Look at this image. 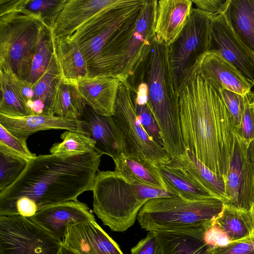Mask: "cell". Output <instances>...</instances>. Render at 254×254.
I'll list each match as a JSON object with an SVG mask.
<instances>
[{"label": "cell", "instance_id": "obj_48", "mask_svg": "<svg viewBox=\"0 0 254 254\" xmlns=\"http://www.w3.org/2000/svg\"><path fill=\"white\" fill-rule=\"evenodd\" d=\"M253 107V111H254V100L253 101L252 103Z\"/></svg>", "mask_w": 254, "mask_h": 254}, {"label": "cell", "instance_id": "obj_45", "mask_svg": "<svg viewBox=\"0 0 254 254\" xmlns=\"http://www.w3.org/2000/svg\"><path fill=\"white\" fill-rule=\"evenodd\" d=\"M247 152L252 161L254 163V140L248 145Z\"/></svg>", "mask_w": 254, "mask_h": 254}, {"label": "cell", "instance_id": "obj_14", "mask_svg": "<svg viewBox=\"0 0 254 254\" xmlns=\"http://www.w3.org/2000/svg\"><path fill=\"white\" fill-rule=\"evenodd\" d=\"M157 0H145L128 45L120 79L126 81L150 52L156 36Z\"/></svg>", "mask_w": 254, "mask_h": 254}, {"label": "cell", "instance_id": "obj_44", "mask_svg": "<svg viewBox=\"0 0 254 254\" xmlns=\"http://www.w3.org/2000/svg\"><path fill=\"white\" fill-rule=\"evenodd\" d=\"M23 0H0V15L19 9Z\"/></svg>", "mask_w": 254, "mask_h": 254}, {"label": "cell", "instance_id": "obj_46", "mask_svg": "<svg viewBox=\"0 0 254 254\" xmlns=\"http://www.w3.org/2000/svg\"><path fill=\"white\" fill-rule=\"evenodd\" d=\"M59 254H77L72 250L68 249V248L64 246L63 245L62 246L61 250Z\"/></svg>", "mask_w": 254, "mask_h": 254}, {"label": "cell", "instance_id": "obj_11", "mask_svg": "<svg viewBox=\"0 0 254 254\" xmlns=\"http://www.w3.org/2000/svg\"><path fill=\"white\" fill-rule=\"evenodd\" d=\"M246 145L235 133L228 171L225 177L223 202L227 207L250 211L254 203V163Z\"/></svg>", "mask_w": 254, "mask_h": 254}, {"label": "cell", "instance_id": "obj_15", "mask_svg": "<svg viewBox=\"0 0 254 254\" xmlns=\"http://www.w3.org/2000/svg\"><path fill=\"white\" fill-rule=\"evenodd\" d=\"M29 218L62 243L69 225L95 220L87 205L77 200L45 207Z\"/></svg>", "mask_w": 254, "mask_h": 254}, {"label": "cell", "instance_id": "obj_4", "mask_svg": "<svg viewBox=\"0 0 254 254\" xmlns=\"http://www.w3.org/2000/svg\"><path fill=\"white\" fill-rule=\"evenodd\" d=\"M127 82L132 88L145 82L147 88V105L160 129L163 146L171 158L186 151L181 132L178 97L170 70L168 46L156 38L148 56Z\"/></svg>", "mask_w": 254, "mask_h": 254}, {"label": "cell", "instance_id": "obj_10", "mask_svg": "<svg viewBox=\"0 0 254 254\" xmlns=\"http://www.w3.org/2000/svg\"><path fill=\"white\" fill-rule=\"evenodd\" d=\"M62 246L29 218L0 216V254H59Z\"/></svg>", "mask_w": 254, "mask_h": 254}, {"label": "cell", "instance_id": "obj_41", "mask_svg": "<svg viewBox=\"0 0 254 254\" xmlns=\"http://www.w3.org/2000/svg\"><path fill=\"white\" fill-rule=\"evenodd\" d=\"M131 254H160V249L154 231H149L147 236L131 249Z\"/></svg>", "mask_w": 254, "mask_h": 254}, {"label": "cell", "instance_id": "obj_22", "mask_svg": "<svg viewBox=\"0 0 254 254\" xmlns=\"http://www.w3.org/2000/svg\"><path fill=\"white\" fill-rule=\"evenodd\" d=\"M170 163L192 183L223 201L225 178L210 170L190 151L186 150L179 157L171 158Z\"/></svg>", "mask_w": 254, "mask_h": 254}, {"label": "cell", "instance_id": "obj_17", "mask_svg": "<svg viewBox=\"0 0 254 254\" xmlns=\"http://www.w3.org/2000/svg\"><path fill=\"white\" fill-rule=\"evenodd\" d=\"M190 0H157L155 27L156 40L169 46L178 37L191 13Z\"/></svg>", "mask_w": 254, "mask_h": 254}, {"label": "cell", "instance_id": "obj_5", "mask_svg": "<svg viewBox=\"0 0 254 254\" xmlns=\"http://www.w3.org/2000/svg\"><path fill=\"white\" fill-rule=\"evenodd\" d=\"M92 191L94 213L115 232H124L132 226L149 199L177 196L170 191L129 180L114 171H98Z\"/></svg>", "mask_w": 254, "mask_h": 254}, {"label": "cell", "instance_id": "obj_18", "mask_svg": "<svg viewBox=\"0 0 254 254\" xmlns=\"http://www.w3.org/2000/svg\"><path fill=\"white\" fill-rule=\"evenodd\" d=\"M76 80L78 88L86 104L97 114L113 116L121 81L119 77H84Z\"/></svg>", "mask_w": 254, "mask_h": 254}, {"label": "cell", "instance_id": "obj_1", "mask_svg": "<svg viewBox=\"0 0 254 254\" xmlns=\"http://www.w3.org/2000/svg\"><path fill=\"white\" fill-rule=\"evenodd\" d=\"M101 156L95 150L68 158L36 156L16 180L0 192V216L29 218L45 207L77 200L80 194L92 190Z\"/></svg>", "mask_w": 254, "mask_h": 254}, {"label": "cell", "instance_id": "obj_35", "mask_svg": "<svg viewBox=\"0 0 254 254\" xmlns=\"http://www.w3.org/2000/svg\"><path fill=\"white\" fill-rule=\"evenodd\" d=\"M67 0H23L19 9L33 14L53 28Z\"/></svg>", "mask_w": 254, "mask_h": 254}, {"label": "cell", "instance_id": "obj_43", "mask_svg": "<svg viewBox=\"0 0 254 254\" xmlns=\"http://www.w3.org/2000/svg\"><path fill=\"white\" fill-rule=\"evenodd\" d=\"M227 0H192L197 8L213 14L222 13Z\"/></svg>", "mask_w": 254, "mask_h": 254}, {"label": "cell", "instance_id": "obj_2", "mask_svg": "<svg viewBox=\"0 0 254 254\" xmlns=\"http://www.w3.org/2000/svg\"><path fill=\"white\" fill-rule=\"evenodd\" d=\"M178 104L186 150L225 179L234 145L235 127L221 89L199 67L180 91Z\"/></svg>", "mask_w": 254, "mask_h": 254}, {"label": "cell", "instance_id": "obj_21", "mask_svg": "<svg viewBox=\"0 0 254 254\" xmlns=\"http://www.w3.org/2000/svg\"><path fill=\"white\" fill-rule=\"evenodd\" d=\"M0 125L24 141H26L32 134L41 130L65 129L78 132L77 120L55 115H32L12 117L0 114Z\"/></svg>", "mask_w": 254, "mask_h": 254}, {"label": "cell", "instance_id": "obj_9", "mask_svg": "<svg viewBox=\"0 0 254 254\" xmlns=\"http://www.w3.org/2000/svg\"><path fill=\"white\" fill-rule=\"evenodd\" d=\"M213 14L192 8L177 39L168 46V58L174 85L179 93L200 67L207 52Z\"/></svg>", "mask_w": 254, "mask_h": 254}, {"label": "cell", "instance_id": "obj_30", "mask_svg": "<svg viewBox=\"0 0 254 254\" xmlns=\"http://www.w3.org/2000/svg\"><path fill=\"white\" fill-rule=\"evenodd\" d=\"M213 224L227 236L230 242L253 235L251 210H241L224 205Z\"/></svg>", "mask_w": 254, "mask_h": 254}, {"label": "cell", "instance_id": "obj_27", "mask_svg": "<svg viewBox=\"0 0 254 254\" xmlns=\"http://www.w3.org/2000/svg\"><path fill=\"white\" fill-rule=\"evenodd\" d=\"M0 114L12 117L32 115L25 101L20 81L11 71L0 70Z\"/></svg>", "mask_w": 254, "mask_h": 254}, {"label": "cell", "instance_id": "obj_42", "mask_svg": "<svg viewBox=\"0 0 254 254\" xmlns=\"http://www.w3.org/2000/svg\"><path fill=\"white\" fill-rule=\"evenodd\" d=\"M204 240L211 249L224 246L230 243L227 236L213 224V222L205 230Z\"/></svg>", "mask_w": 254, "mask_h": 254}, {"label": "cell", "instance_id": "obj_24", "mask_svg": "<svg viewBox=\"0 0 254 254\" xmlns=\"http://www.w3.org/2000/svg\"><path fill=\"white\" fill-rule=\"evenodd\" d=\"M222 13L237 37L254 54V0H227Z\"/></svg>", "mask_w": 254, "mask_h": 254}, {"label": "cell", "instance_id": "obj_23", "mask_svg": "<svg viewBox=\"0 0 254 254\" xmlns=\"http://www.w3.org/2000/svg\"><path fill=\"white\" fill-rule=\"evenodd\" d=\"M200 69L221 89H227L244 95L252 87L239 71L219 55L207 52L203 56Z\"/></svg>", "mask_w": 254, "mask_h": 254}, {"label": "cell", "instance_id": "obj_47", "mask_svg": "<svg viewBox=\"0 0 254 254\" xmlns=\"http://www.w3.org/2000/svg\"><path fill=\"white\" fill-rule=\"evenodd\" d=\"M251 212L253 219V235L254 236V203L251 209Z\"/></svg>", "mask_w": 254, "mask_h": 254}, {"label": "cell", "instance_id": "obj_34", "mask_svg": "<svg viewBox=\"0 0 254 254\" xmlns=\"http://www.w3.org/2000/svg\"><path fill=\"white\" fill-rule=\"evenodd\" d=\"M28 161L0 146V192L13 183Z\"/></svg>", "mask_w": 254, "mask_h": 254}, {"label": "cell", "instance_id": "obj_39", "mask_svg": "<svg viewBox=\"0 0 254 254\" xmlns=\"http://www.w3.org/2000/svg\"><path fill=\"white\" fill-rule=\"evenodd\" d=\"M221 93L225 104L230 112L235 129L240 124L245 108V97L227 89H221Z\"/></svg>", "mask_w": 254, "mask_h": 254}, {"label": "cell", "instance_id": "obj_20", "mask_svg": "<svg viewBox=\"0 0 254 254\" xmlns=\"http://www.w3.org/2000/svg\"><path fill=\"white\" fill-rule=\"evenodd\" d=\"M117 0H67L52 29L53 38L69 36Z\"/></svg>", "mask_w": 254, "mask_h": 254}, {"label": "cell", "instance_id": "obj_3", "mask_svg": "<svg viewBox=\"0 0 254 254\" xmlns=\"http://www.w3.org/2000/svg\"><path fill=\"white\" fill-rule=\"evenodd\" d=\"M145 0H117L70 36L84 58L89 77L120 79L127 50Z\"/></svg>", "mask_w": 254, "mask_h": 254}, {"label": "cell", "instance_id": "obj_26", "mask_svg": "<svg viewBox=\"0 0 254 254\" xmlns=\"http://www.w3.org/2000/svg\"><path fill=\"white\" fill-rule=\"evenodd\" d=\"M53 40L62 76L75 80L88 77L84 58L76 42L68 36L53 38Z\"/></svg>", "mask_w": 254, "mask_h": 254}, {"label": "cell", "instance_id": "obj_29", "mask_svg": "<svg viewBox=\"0 0 254 254\" xmlns=\"http://www.w3.org/2000/svg\"><path fill=\"white\" fill-rule=\"evenodd\" d=\"M155 168L166 184L168 190L177 196L188 200L215 197L190 181L169 162Z\"/></svg>", "mask_w": 254, "mask_h": 254}, {"label": "cell", "instance_id": "obj_38", "mask_svg": "<svg viewBox=\"0 0 254 254\" xmlns=\"http://www.w3.org/2000/svg\"><path fill=\"white\" fill-rule=\"evenodd\" d=\"M135 107L140 121L146 132L154 141L163 146L160 129L147 103L135 102Z\"/></svg>", "mask_w": 254, "mask_h": 254}, {"label": "cell", "instance_id": "obj_25", "mask_svg": "<svg viewBox=\"0 0 254 254\" xmlns=\"http://www.w3.org/2000/svg\"><path fill=\"white\" fill-rule=\"evenodd\" d=\"M85 105L76 80L60 76L54 89L53 114L63 118L77 120L82 115Z\"/></svg>", "mask_w": 254, "mask_h": 254}, {"label": "cell", "instance_id": "obj_31", "mask_svg": "<svg viewBox=\"0 0 254 254\" xmlns=\"http://www.w3.org/2000/svg\"><path fill=\"white\" fill-rule=\"evenodd\" d=\"M114 161L115 165L114 171L125 178L168 191L166 184L155 167L147 166L137 160L127 157L124 153Z\"/></svg>", "mask_w": 254, "mask_h": 254}, {"label": "cell", "instance_id": "obj_6", "mask_svg": "<svg viewBox=\"0 0 254 254\" xmlns=\"http://www.w3.org/2000/svg\"><path fill=\"white\" fill-rule=\"evenodd\" d=\"M224 207L217 197L188 200L179 196L149 199L139 210L137 219L148 231L210 226Z\"/></svg>", "mask_w": 254, "mask_h": 254}, {"label": "cell", "instance_id": "obj_12", "mask_svg": "<svg viewBox=\"0 0 254 254\" xmlns=\"http://www.w3.org/2000/svg\"><path fill=\"white\" fill-rule=\"evenodd\" d=\"M207 52L219 55L254 85V54L237 37L222 13L212 17Z\"/></svg>", "mask_w": 254, "mask_h": 254}, {"label": "cell", "instance_id": "obj_16", "mask_svg": "<svg viewBox=\"0 0 254 254\" xmlns=\"http://www.w3.org/2000/svg\"><path fill=\"white\" fill-rule=\"evenodd\" d=\"M63 245L77 254H124L96 220L69 225Z\"/></svg>", "mask_w": 254, "mask_h": 254}, {"label": "cell", "instance_id": "obj_28", "mask_svg": "<svg viewBox=\"0 0 254 254\" xmlns=\"http://www.w3.org/2000/svg\"><path fill=\"white\" fill-rule=\"evenodd\" d=\"M61 71L55 55L45 72L32 86L34 95L28 105L32 115H54L52 110L54 89Z\"/></svg>", "mask_w": 254, "mask_h": 254}, {"label": "cell", "instance_id": "obj_13", "mask_svg": "<svg viewBox=\"0 0 254 254\" xmlns=\"http://www.w3.org/2000/svg\"><path fill=\"white\" fill-rule=\"evenodd\" d=\"M77 121L78 132L95 141L97 152L109 156L114 161L124 153L123 136L112 116L99 115L86 104Z\"/></svg>", "mask_w": 254, "mask_h": 254}, {"label": "cell", "instance_id": "obj_8", "mask_svg": "<svg viewBox=\"0 0 254 254\" xmlns=\"http://www.w3.org/2000/svg\"><path fill=\"white\" fill-rule=\"evenodd\" d=\"M112 116L123 136L126 157L154 168L170 162L171 158L164 147L143 127L136 110L134 91L126 81H120Z\"/></svg>", "mask_w": 254, "mask_h": 254}, {"label": "cell", "instance_id": "obj_37", "mask_svg": "<svg viewBox=\"0 0 254 254\" xmlns=\"http://www.w3.org/2000/svg\"><path fill=\"white\" fill-rule=\"evenodd\" d=\"M0 146L15 153L28 161L36 157L28 148L26 141L16 137L0 125Z\"/></svg>", "mask_w": 254, "mask_h": 254}, {"label": "cell", "instance_id": "obj_7", "mask_svg": "<svg viewBox=\"0 0 254 254\" xmlns=\"http://www.w3.org/2000/svg\"><path fill=\"white\" fill-rule=\"evenodd\" d=\"M44 25L38 17L21 9L0 15V70L26 81Z\"/></svg>", "mask_w": 254, "mask_h": 254}, {"label": "cell", "instance_id": "obj_40", "mask_svg": "<svg viewBox=\"0 0 254 254\" xmlns=\"http://www.w3.org/2000/svg\"><path fill=\"white\" fill-rule=\"evenodd\" d=\"M211 254H254V236L211 249Z\"/></svg>", "mask_w": 254, "mask_h": 254}, {"label": "cell", "instance_id": "obj_32", "mask_svg": "<svg viewBox=\"0 0 254 254\" xmlns=\"http://www.w3.org/2000/svg\"><path fill=\"white\" fill-rule=\"evenodd\" d=\"M54 55L52 28L44 25L26 82L33 86L45 72Z\"/></svg>", "mask_w": 254, "mask_h": 254}, {"label": "cell", "instance_id": "obj_19", "mask_svg": "<svg viewBox=\"0 0 254 254\" xmlns=\"http://www.w3.org/2000/svg\"><path fill=\"white\" fill-rule=\"evenodd\" d=\"M207 227L154 231L160 254H211V248L204 240V233Z\"/></svg>", "mask_w": 254, "mask_h": 254}, {"label": "cell", "instance_id": "obj_36", "mask_svg": "<svg viewBox=\"0 0 254 254\" xmlns=\"http://www.w3.org/2000/svg\"><path fill=\"white\" fill-rule=\"evenodd\" d=\"M245 108L240 126L235 133L248 146L254 140V114L252 103L254 91L251 90L245 95Z\"/></svg>", "mask_w": 254, "mask_h": 254}, {"label": "cell", "instance_id": "obj_33", "mask_svg": "<svg viewBox=\"0 0 254 254\" xmlns=\"http://www.w3.org/2000/svg\"><path fill=\"white\" fill-rule=\"evenodd\" d=\"M62 142L54 143L51 154L62 158L81 155L93 151L96 142L82 133L67 130L61 135Z\"/></svg>", "mask_w": 254, "mask_h": 254}]
</instances>
